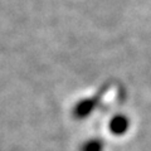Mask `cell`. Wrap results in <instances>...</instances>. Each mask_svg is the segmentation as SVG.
<instances>
[{"label":"cell","mask_w":151,"mask_h":151,"mask_svg":"<svg viewBox=\"0 0 151 151\" xmlns=\"http://www.w3.org/2000/svg\"><path fill=\"white\" fill-rule=\"evenodd\" d=\"M110 129L113 134H116V135L125 134L126 130L129 129V120H127L125 116H116L115 119L111 121Z\"/></svg>","instance_id":"1"}]
</instances>
